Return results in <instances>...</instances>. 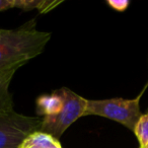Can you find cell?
<instances>
[{"label":"cell","instance_id":"cell-1","mask_svg":"<svg viewBox=\"0 0 148 148\" xmlns=\"http://www.w3.org/2000/svg\"><path fill=\"white\" fill-rule=\"evenodd\" d=\"M51 34L35 29L34 25L16 29L0 31V75L14 72L44 51Z\"/></svg>","mask_w":148,"mask_h":148},{"label":"cell","instance_id":"cell-2","mask_svg":"<svg viewBox=\"0 0 148 148\" xmlns=\"http://www.w3.org/2000/svg\"><path fill=\"white\" fill-rule=\"evenodd\" d=\"M95 115L108 118L134 131L138 120L142 116L140 111V97L132 99H87L84 116Z\"/></svg>","mask_w":148,"mask_h":148},{"label":"cell","instance_id":"cell-3","mask_svg":"<svg viewBox=\"0 0 148 148\" xmlns=\"http://www.w3.org/2000/svg\"><path fill=\"white\" fill-rule=\"evenodd\" d=\"M64 101L63 109L55 116L42 118L40 131L50 134L59 140L63 133L79 118L83 117L86 109L87 99L67 87L59 89Z\"/></svg>","mask_w":148,"mask_h":148},{"label":"cell","instance_id":"cell-4","mask_svg":"<svg viewBox=\"0 0 148 148\" xmlns=\"http://www.w3.org/2000/svg\"><path fill=\"white\" fill-rule=\"evenodd\" d=\"M42 118L29 117L13 110L0 116V148H21L31 134L40 131Z\"/></svg>","mask_w":148,"mask_h":148},{"label":"cell","instance_id":"cell-5","mask_svg":"<svg viewBox=\"0 0 148 148\" xmlns=\"http://www.w3.org/2000/svg\"><path fill=\"white\" fill-rule=\"evenodd\" d=\"M64 101L59 89L51 95H40L37 99V113L42 118L55 116L63 109Z\"/></svg>","mask_w":148,"mask_h":148},{"label":"cell","instance_id":"cell-6","mask_svg":"<svg viewBox=\"0 0 148 148\" xmlns=\"http://www.w3.org/2000/svg\"><path fill=\"white\" fill-rule=\"evenodd\" d=\"M14 72L0 75V116L13 111V103L9 85Z\"/></svg>","mask_w":148,"mask_h":148},{"label":"cell","instance_id":"cell-7","mask_svg":"<svg viewBox=\"0 0 148 148\" xmlns=\"http://www.w3.org/2000/svg\"><path fill=\"white\" fill-rule=\"evenodd\" d=\"M57 143H59V140L54 138L50 134L42 131H37L31 134L23 141L21 148H51Z\"/></svg>","mask_w":148,"mask_h":148},{"label":"cell","instance_id":"cell-8","mask_svg":"<svg viewBox=\"0 0 148 148\" xmlns=\"http://www.w3.org/2000/svg\"><path fill=\"white\" fill-rule=\"evenodd\" d=\"M133 132L137 137L140 148H145L148 145V113L142 114Z\"/></svg>","mask_w":148,"mask_h":148},{"label":"cell","instance_id":"cell-9","mask_svg":"<svg viewBox=\"0 0 148 148\" xmlns=\"http://www.w3.org/2000/svg\"><path fill=\"white\" fill-rule=\"evenodd\" d=\"M108 4L117 11H125L130 2L128 0H108Z\"/></svg>","mask_w":148,"mask_h":148},{"label":"cell","instance_id":"cell-10","mask_svg":"<svg viewBox=\"0 0 148 148\" xmlns=\"http://www.w3.org/2000/svg\"><path fill=\"white\" fill-rule=\"evenodd\" d=\"M14 8V0H0V11Z\"/></svg>","mask_w":148,"mask_h":148},{"label":"cell","instance_id":"cell-11","mask_svg":"<svg viewBox=\"0 0 148 148\" xmlns=\"http://www.w3.org/2000/svg\"><path fill=\"white\" fill-rule=\"evenodd\" d=\"M51 148H62V147H61V144H60V142H59V143H57L56 145H54L53 147H51Z\"/></svg>","mask_w":148,"mask_h":148},{"label":"cell","instance_id":"cell-12","mask_svg":"<svg viewBox=\"0 0 148 148\" xmlns=\"http://www.w3.org/2000/svg\"><path fill=\"white\" fill-rule=\"evenodd\" d=\"M145 148H148V145H147V146H146V147H145Z\"/></svg>","mask_w":148,"mask_h":148},{"label":"cell","instance_id":"cell-13","mask_svg":"<svg viewBox=\"0 0 148 148\" xmlns=\"http://www.w3.org/2000/svg\"><path fill=\"white\" fill-rule=\"evenodd\" d=\"M32 148H35V147H32Z\"/></svg>","mask_w":148,"mask_h":148},{"label":"cell","instance_id":"cell-14","mask_svg":"<svg viewBox=\"0 0 148 148\" xmlns=\"http://www.w3.org/2000/svg\"><path fill=\"white\" fill-rule=\"evenodd\" d=\"M0 31H1V29H0Z\"/></svg>","mask_w":148,"mask_h":148}]
</instances>
